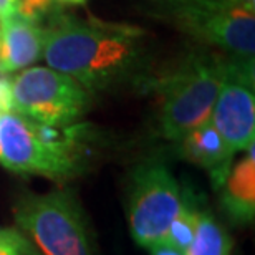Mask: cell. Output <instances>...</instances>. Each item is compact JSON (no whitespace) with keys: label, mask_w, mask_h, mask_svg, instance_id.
<instances>
[{"label":"cell","mask_w":255,"mask_h":255,"mask_svg":"<svg viewBox=\"0 0 255 255\" xmlns=\"http://www.w3.org/2000/svg\"><path fill=\"white\" fill-rule=\"evenodd\" d=\"M43 57L50 68L71 76L86 91L146 81L149 50L144 30L55 13L45 28Z\"/></svg>","instance_id":"1"},{"label":"cell","mask_w":255,"mask_h":255,"mask_svg":"<svg viewBox=\"0 0 255 255\" xmlns=\"http://www.w3.org/2000/svg\"><path fill=\"white\" fill-rule=\"evenodd\" d=\"M83 126H50L15 111L0 113V164L17 174L43 176L57 182L83 171Z\"/></svg>","instance_id":"2"},{"label":"cell","mask_w":255,"mask_h":255,"mask_svg":"<svg viewBox=\"0 0 255 255\" xmlns=\"http://www.w3.org/2000/svg\"><path fill=\"white\" fill-rule=\"evenodd\" d=\"M226 68L227 57L224 55L194 52L157 80H146L159 96L162 136L179 142L211 120Z\"/></svg>","instance_id":"3"},{"label":"cell","mask_w":255,"mask_h":255,"mask_svg":"<svg viewBox=\"0 0 255 255\" xmlns=\"http://www.w3.org/2000/svg\"><path fill=\"white\" fill-rule=\"evenodd\" d=\"M152 17L227 58L254 62V0H146Z\"/></svg>","instance_id":"4"},{"label":"cell","mask_w":255,"mask_h":255,"mask_svg":"<svg viewBox=\"0 0 255 255\" xmlns=\"http://www.w3.org/2000/svg\"><path fill=\"white\" fill-rule=\"evenodd\" d=\"M18 231L45 255H95L85 214L70 191L25 194L13 207Z\"/></svg>","instance_id":"5"},{"label":"cell","mask_w":255,"mask_h":255,"mask_svg":"<svg viewBox=\"0 0 255 255\" xmlns=\"http://www.w3.org/2000/svg\"><path fill=\"white\" fill-rule=\"evenodd\" d=\"M88 93L62 71L32 66L10 81V110L43 125L70 126L88 110Z\"/></svg>","instance_id":"6"},{"label":"cell","mask_w":255,"mask_h":255,"mask_svg":"<svg viewBox=\"0 0 255 255\" xmlns=\"http://www.w3.org/2000/svg\"><path fill=\"white\" fill-rule=\"evenodd\" d=\"M182 204L181 187L164 162L151 159L137 166L128 202V224L137 246L151 249L164 242Z\"/></svg>","instance_id":"7"},{"label":"cell","mask_w":255,"mask_h":255,"mask_svg":"<svg viewBox=\"0 0 255 255\" xmlns=\"http://www.w3.org/2000/svg\"><path fill=\"white\" fill-rule=\"evenodd\" d=\"M211 123L234 154L254 144V62L227 58L226 78L214 105Z\"/></svg>","instance_id":"8"},{"label":"cell","mask_w":255,"mask_h":255,"mask_svg":"<svg viewBox=\"0 0 255 255\" xmlns=\"http://www.w3.org/2000/svg\"><path fill=\"white\" fill-rule=\"evenodd\" d=\"M45 28L13 13L0 22V71L27 68L43 57Z\"/></svg>","instance_id":"9"},{"label":"cell","mask_w":255,"mask_h":255,"mask_svg":"<svg viewBox=\"0 0 255 255\" xmlns=\"http://www.w3.org/2000/svg\"><path fill=\"white\" fill-rule=\"evenodd\" d=\"M179 142L182 157L206 169L216 189L222 187L224 181L231 172L234 152L229 149L211 120L192 129Z\"/></svg>","instance_id":"10"},{"label":"cell","mask_w":255,"mask_h":255,"mask_svg":"<svg viewBox=\"0 0 255 255\" xmlns=\"http://www.w3.org/2000/svg\"><path fill=\"white\" fill-rule=\"evenodd\" d=\"M222 206L236 222L247 224L255 216V159L254 144L249 146V156L231 167L222 184Z\"/></svg>","instance_id":"11"},{"label":"cell","mask_w":255,"mask_h":255,"mask_svg":"<svg viewBox=\"0 0 255 255\" xmlns=\"http://www.w3.org/2000/svg\"><path fill=\"white\" fill-rule=\"evenodd\" d=\"M232 239L209 212L199 214L197 231L186 255H231Z\"/></svg>","instance_id":"12"},{"label":"cell","mask_w":255,"mask_h":255,"mask_svg":"<svg viewBox=\"0 0 255 255\" xmlns=\"http://www.w3.org/2000/svg\"><path fill=\"white\" fill-rule=\"evenodd\" d=\"M199 212L192 204H182L181 211L177 212L174 221L171 222L167 229L166 239L162 244H167L169 247H174L181 252H187L191 247L197 231Z\"/></svg>","instance_id":"13"},{"label":"cell","mask_w":255,"mask_h":255,"mask_svg":"<svg viewBox=\"0 0 255 255\" xmlns=\"http://www.w3.org/2000/svg\"><path fill=\"white\" fill-rule=\"evenodd\" d=\"M0 255H32L27 239L17 229L0 231Z\"/></svg>","instance_id":"14"},{"label":"cell","mask_w":255,"mask_h":255,"mask_svg":"<svg viewBox=\"0 0 255 255\" xmlns=\"http://www.w3.org/2000/svg\"><path fill=\"white\" fill-rule=\"evenodd\" d=\"M50 7L52 0H18L17 13L32 22H38L42 17L48 15Z\"/></svg>","instance_id":"15"},{"label":"cell","mask_w":255,"mask_h":255,"mask_svg":"<svg viewBox=\"0 0 255 255\" xmlns=\"http://www.w3.org/2000/svg\"><path fill=\"white\" fill-rule=\"evenodd\" d=\"M17 13V2L15 0H0V22Z\"/></svg>","instance_id":"16"},{"label":"cell","mask_w":255,"mask_h":255,"mask_svg":"<svg viewBox=\"0 0 255 255\" xmlns=\"http://www.w3.org/2000/svg\"><path fill=\"white\" fill-rule=\"evenodd\" d=\"M149 252L151 255H186V252H181L174 247H169L167 244H159V246L151 247Z\"/></svg>","instance_id":"17"},{"label":"cell","mask_w":255,"mask_h":255,"mask_svg":"<svg viewBox=\"0 0 255 255\" xmlns=\"http://www.w3.org/2000/svg\"><path fill=\"white\" fill-rule=\"evenodd\" d=\"M60 2H65V3H73V5H83L86 0H60Z\"/></svg>","instance_id":"18"}]
</instances>
